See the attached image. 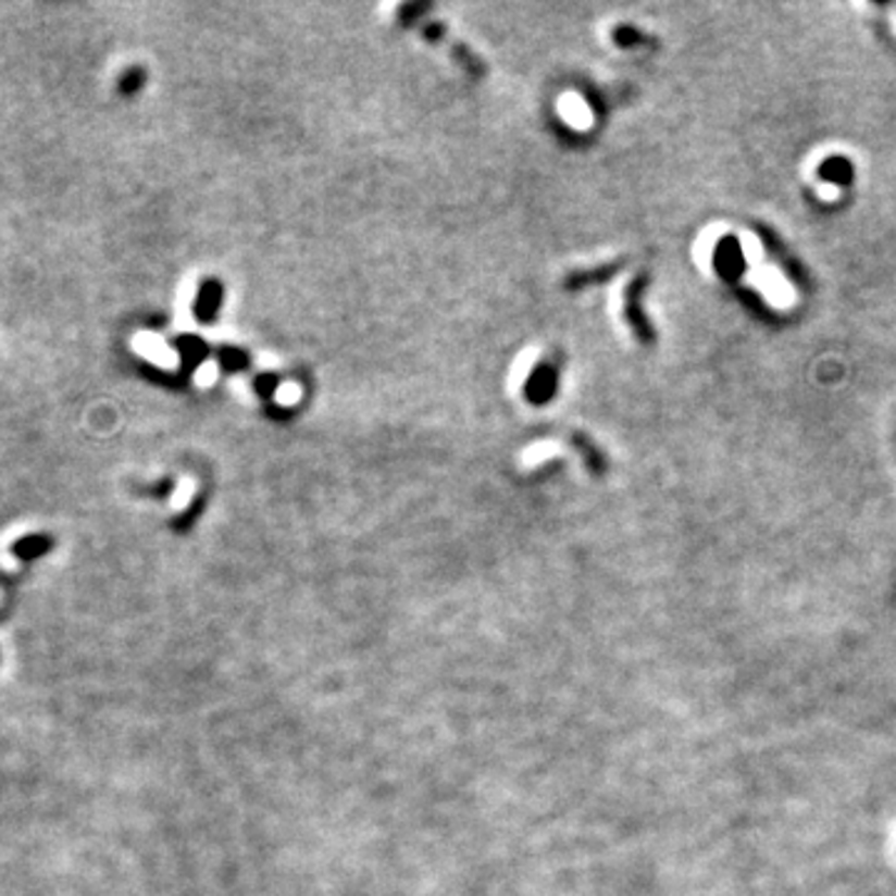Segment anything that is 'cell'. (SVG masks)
I'll use <instances>...</instances> for the list:
<instances>
[{
    "instance_id": "obj_1",
    "label": "cell",
    "mask_w": 896,
    "mask_h": 896,
    "mask_svg": "<svg viewBox=\"0 0 896 896\" xmlns=\"http://www.w3.org/2000/svg\"><path fill=\"white\" fill-rule=\"evenodd\" d=\"M645 287H648V277H645V274L635 277L631 287H627V291H625V316H627V322H631L637 339H640L643 344H652L655 341V332H652V326L648 324V319H645V314H643V301H640Z\"/></svg>"
},
{
    "instance_id": "obj_2",
    "label": "cell",
    "mask_w": 896,
    "mask_h": 896,
    "mask_svg": "<svg viewBox=\"0 0 896 896\" xmlns=\"http://www.w3.org/2000/svg\"><path fill=\"white\" fill-rule=\"evenodd\" d=\"M620 266H623V262L602 264V266H596V270H585V272H573L571 277L565 279V289H585V287H590V284L608 282L615 272H620Z\"/></svg>"
},
{
    "instance_id": "obj_3",
    "label": "cell",
    "mask_w": 896,
    "mask_h": 896,
    "mask_svg": "<svg viewBox=\"0 0 896 896\" xmlns=\"http://www.w3.org/2000/svg\"><path fill=\"white\" fill-rule=\"evenodd\" d=\"M222 304V287L217 282H204L202 289L197 291V304H195V314L200 322H212L214 312H217V307Z\"/></svg>"
},
{
    "instance_id": "obj_4",
    "label": "cell",
    "mask_w": 896,
    "mask_h": 896,
    "mask_svg": "<svg viewBox=\"0 0 896 896\" xmlns=\"http://www.w3.org/2000/svg\"><path fill=\"white\" fill-rule=\"evenodd\" d=\"M556 389V372L550 366H538L536 372H533L528 386H525V394H528V399L533 403L538 401H546L550 394Z\"/></svg>"
},
{
    "instance_id": "obj_5",
    "label": "cell",
    "mask_w": 896,
    "mask_h": 896,
    "mask_svg": "<svg viewBox=\"0 0 896 896\" xmlns=\"http://www.w3.org/2000/svg\"><path fill=\"white\" fill-rule=\"evenodd\" d=\"M53 548V538L50 536H25L13 546V553L21 560H33L46 556Z\"/></svg>"
},
{
    "instance_id": "obj_6",
    "label": "cell",
    "mask_w": 896,
    "mask_h": 896,
    "mask_svg": "<svg viewBox=\"0 0 896 896\" xmlns=\"http://www.w3.org/2000/svg\"><path fill=\"white\" fill-rule=\"evenodd\" d=\"M573 441H575V446L583 448L585 461H588V466H590L593 471H602V456H600V451H596V448H593V446L588 444V438L575 434V436H573Z\"/></svg>"
},
{
    "instance_id": "obj_7",
    "label": "cell",
    "mask_w": 896,
    "mask_h": 896,
    "mask_svg": "<svg viewBox=\"0 0 896 896\" xmlns=\"http://www.w3.org/2000/svg\"><path fill=\"white\" fill-rule=\"evenodd\" d=\"M453 55L461 60V65L466 67V71H469L471 75H484V65L478 63V58L473 55L466 46H456V48H453Z\"/></svg>"
},
{
    "instance_id": "obj_8",
    "label": "cell",
    "mask_w": 896,
    "mask_h": 896,
    "mask_svg": "<svg viewBox=\"0 0 896 896\" xmlns=\"http://www.w3.org/2000/svg\"><path fill=\"white\" fill-rule=\"evenodd\" d=\"M140 85H142V71H137L135 67V71H130L123 77V80H120V90L133 95L137 88H140Z\"/></svg>"
},
{
    "instance_id": "obj_9",
    "label": "cell",
    "mask_w": 896,
    "mask_h": 896,
    "mask_svg": "<svg viewBox=\"0 0 896 896\" xmlns=\"http://www.w3.org/2000/svg\"><path fill=\"white\" fill-rule=\"evenodd\" d=\"M222 364L227 369H242V366H247V359H245V354H239V351L224 349L222 351Z\"/></svg>"
},
{
    "instance_id": "obj_10",
    "label": "cell",
    "mask_w": 896,
    "mask_h": 896,
    "mask_svg": "<svg viewBox=\"0 0 896 896\" xmlns=\"http://www.w3.org/2000/svg\"><path fill=\"white\" fill-rule=\"evenodd\" d=\"M764 242H767V247H770V249H772V252H774V254H777V252H782V245L777 242V237H772V235H764ZM782 262H784V264H787L792 272H797V264H795V262H792L787 254H784V260H782Z\"/></svg>"
}]
</instances>
